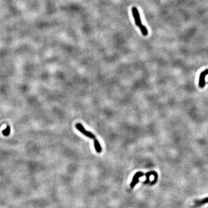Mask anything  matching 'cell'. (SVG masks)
Segmentation results:
<instances>
[{"mask_svg": "<svg viewBox=\"0 0 208 208\" xmlns=\"http://www.w3.org/2000/svg\"><path fill=\"white\" fill-rule=\"evenodd\" d=\"M75 127L76 128V129L78 130V131H79L82 133H83L84 135L86 136V137H89V138L93 139V140L95 139V137L93 133L90 131H87L84 128V127H83L82 126V124H80V123H77V124L75 125Z\"/></svg>", "mask_w": 208, "mask_h": 208, "instance_id": "cell-2", "label": "cell"}, {"mask_svg": "<svg viewBox=\"0 0 208 208\" xmlns=\"http://www.w3.org/2000/svg\"><path fill=\"white\" fill-rule=\"evenodd\" d=\"M144 176V173L142 172H137L133 176V178H132V182L131 183L130 186L132 188H133L135 187L136 184L139 182V179L140 177H142V176Z\"/></svg>", "mask_w": 208, "mask_h": 208, "instance_id": "cell-3", "label": "cell"}, {"mask_svg": "<svg viewBox=\"0 0 208 208\" xmlns=\"http://www.w3.org/2000/svg\"><path fill=\"white\" fill-rule=\"evenodd\" d=\"M132 15H133L135 20V23L136 24H137V26L139 27V28H141L142 34L145 35V36H146V35H147V34H148V32H147V29H146V28L142 24V23H141V17H140V15L139 13L138 9H137L135 7L132 8Z\"/></svg>", "mask_w": 208, "mask_h": 208, "instance_id": "cell-1", "label": "cell"}, {"mask_svg": "<svg viewBox=\"0 0 208 208\" xmlns=\"http://www.w3.org/2000/svg\"><path fill=\"white\" fill-rule=\"evenodd\" d=\"M157 173L156 172V171H150V172H147V173H146V178H147V179H146V181H145V183H147L149 182L150 176H151V175H156V174H157Z\"/></svg>", "mask_w": 208, "mask_h": 208, "instance_id": "cell-6", "label": "cell"}, {"mask_svg": "<svg viewBox=\"0 0 208 208\" xmlns=\"http://www.w3.org/2000/svg\"><path fill=\"white\" fill-rule=\"evenodd\" d=\"M10 132H11V128H10L9 126H8L7 127V128L3 130V131H2V133H3L4 135L5 136V137H8V136L9 135Z\"/></svg>", "mask_w": 208, "mask_h": 208, "instance_id": "cell-7", "label": "cell"}, {"mask_svg": "<svg viewBox=\"0 0 208 208\" xmlns=\"http://www.w3.org/2000/svg\"><path fill=\"white\" fill-rule=\"evenodd\" d=\"M206 204H208V197L205 198L201 199L200 200H196L195 201V206L196 207H199L202 205H204Z\"/></svg>", "mask_w": 208, "mask_h": 208, "instance_id": "cell-4", "label": "cell"}, {"mask_svg": "<svg viewBox=\"0 0 208 208\" xmlns=\"http://www.w3.org/2000/svg\"><path fill=\"white\" fill-rule=\"evenodd\" d=\"M94 147H95V149L96 150V152L98 153H101L102 152V148L101 146L100 145V143H99V141L97 140V139L94 140Z\"/></svg>", "mask_w": 208, "mask_h": 208, "instance_id": "cell-5", "label": "cell"}]
</instances>
